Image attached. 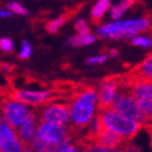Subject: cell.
Listing matches in <instances>:
<instances>
[{
	"label": "cell",
	"mask_w": 152,
	"mask_h": 152,
	"mask_svg": "<svg viewBox=\"0 0 152 152\" xmlns=\"http://www.w3.org/2000/svg\"><path fill=\"white\" fill-rule=\"evenodd\" d=\"M132 4H134V1H123V3H120L115 6H113L111 7V18L114 20L121 18V15H123Z\"/></svg>",
	"instance_id": "cell-16"
},
{
	"label": "cell",
	"mask_w": 152,
	"mask_h": 152,
	"mask_svg": "<svg viewBox=\"0 0 152 152\" xmlns=\"http://www.w3.org/2000/svg\"><path fill=\"white\" fill-rule=\"evenodd\" d=\"M111 109L115 110L116 113H119L120 115H123V116L130 119L132 121H136V123H140V124L148 123V120L142 114V111L140 110L137 104H136L132 94L130 93V90L125 87L124 75H123V79H121V84L119 87L118 94L115 96V100H114Z\"/></svg>",
	"instance_id": "cell-5"
},
{
	"label": "cell",
	"mask_w": 152,
	"mask_h": 152,
	"mask_svg": "<svg viewBox=\"0 0 152 152\" xmlns=\"http://www.w3.org/2000/svg\"><path fill=\"white\" fill-rule=\"evenodd\" d=\"M25 152H35V151H34L32 148H30L28 146H26V147H25Z\"/></svg>",
	"instance_id": "cell-29"
},
{
	"label": "cell",
	"mask_w": 152,
	"mask_h": 152,
	"mask_svg": "<svg viewBox=\"0 0 152 152\" xmlns=\"http://www.w3.org/2000/svg\"><path fill=\"white\" fill-rule=\"evenodd\" d=\"M110 7V1L108 0H100L98 1L92 9V12H90V19L94 24H98L104 16V14L108 11V9Z\"/></svg>",
	"instance_id": "cell-13"
},
{
	"label": "cell",
	"mask_w": 152,
	"mask_h": 152,
	"mask_svg": "<svg viewBox=\"0 0 152 152\" xmlns=\"http://www.w3.org/2000/svg\"><path fill=\"white\" fill-rule=\"evenodd\" d=\"M93 152H116V151H110V150H103V148L93 147Z\"/></svg>",
	"instance_id": "cell-25"
},
{
	"label": "cell",
	"mask_w": 152,
	"mask_h": 152,
	"mask_svg": "<svg viewBox=\"0 0 152 152\" xmlns=\"http://www.w3.org/2000/svg\"><path fill=\"white\" fill-rule=\"evenodd\" d=\"M36 136L46 143L48 147H55L59 143L69 141V134H68L66 127L41 123V121L37 124Z\"/></svg>",
	"instance_id": "cell-8"
},
{
	"label": "cell",
	"mask_w": 152,
	"mask_h": 152,
	"mask_svg": "<svg viewBox=\"0 0 152 152\" xmlns=\"http://www.w3.org/2000/svg\"><path fill=\"white\" fill-rule=\"evenodd\" d=\"M96 104V90L93 87L80 88L74 93L69 103V119L72 129L79 131L92 123Z\"/></svg>",
	"instance_id": "cell-1"
},
{
	"label": "cell",
	"mask_w": 152,
	"mask_h": 152,
	"mask_svg": "<svg viewBox=\"0 0 152 152\" xmlns=\"http://www.w3.org/2000/svg\"><path fill=\"white\" fill-rule=\"evenodd\" d=\"M64 152H80V151H79L77 147H75V146H73V145H72V146L68 147V148H67Z\"/></svg>",
	"instance_id": "cell-24"
},
{
	"label": "cell",
	"mask_w": 152,
	"mask_h": 152,
	"mask_svg": "<svg viewBox=\"0 0 152 152\" xmlns=\"http://www.w3.org/2000/svg\"><path fill=\"white\" fill-rule=\"evenodd\" d=\"M0 152H1V148H0Z\"/></svg>",
	"instance_id": "cell-30"
},
{
	"label": "cell",
	"mask_w": 152,
	"mask_h": 152,
	"mask_svg": "<svg viewBox=\"0 0 152 152\" xmlns=\"http://www.w3.org/2000/svg\"><path fill=\"white\" fill-rule=\"evenodd\" d=\"M95 41V36L93 35H74L72 36L68 43L73 47H79V46H88V45H92Z\"/></svg>",
	"instance_id": "cell-14"
},
{
	"label": "cell",
	"mask_w": 152,
	"mask_h": 152,
	"mask_svg": "<svg viewBox=\"0 0 152 152\" xmlns=\"http://www.w3.org/2000/svg\"><path fill=\"white\" fill-rule=\"evenodd\" d=\"M106 58H108V56L106 55H100V56H94V57H90L87 59V63L88 64H102L104 63Z\"/></svg>",
	"instance_id": "cell-22"
},
{
	"label": "cell",
	"mask_w": 152,
	"mask_h": 152,
	"mask_svg": "<svg viewBox=\"0 0 152 152\" xmlns=\"http://www.w3.org/2000/svg\"><path fill=\"white\" fill-rule=\"evenodd\" d=\"M37 129V114L35 111H30L24 121L18 127V136L19 139L24 142L25 146H28L31 140L36 135Z\"/></svg>",
	"instance_id": "cell-11"
},
{
	"label": "cell",
	"mask_w": 152,
	"mask_h": 152,
	"mask_svg": "<svg viewBox=\"0 0 152 152\" xmlns=\"http://www.w3.org/2000/svg\"><path fill=\"white\" fill-rule=\"evenodd\" d=\"M67 19H68V15H62V16H58V18H56V19L51 20L48 24L46 25V30H47L48 32H51V34L57 32L58 30L66 24Z\"/></svg>",
	"instance_id": "cell-15"
},
{
	"label": "cell",
	"mask_w": 152,
	"mask_h": 152,
	"mask_svg": "<svg viewBox=\"0 0 152 152\" xmlns=\"http://www.w3.org/2000/svg\"><path fill=\"white\" fill-rule=\"evenodd\" d=\"M10 96L12 100H16L25 105H43L52 98V94L48 90L19 89L11 93Z\"/></svg>",
	"instance_id": "cell-10"
},
{
	"label": "cell",
	"mask_w": 152,
	"mask_h": 152,
	"mask_svg": "<svg viewBox=\"0 0 152 152\" xmlns=\"http://www.w3.org/2000/svg\"><path fill=\"white\" fill-rule=\"evenodd\" d=\"M116 55H118V51H116V50H111V51H110V56H111V57L116 56Z\"/></svg>",
	"instance_id": "cell-28"
},
{
	"label": "cell",
	"mask_w": 152,
	"mask_h": 152,
	"mask_svg": "<svg viewBox=\"0 0 152 152\" xmlns=\"http://www.w3.org/2000/svg\"><path fill=\"white\" fill-rule=\"evenodd\" d=\"M93 147L94 146H88V147H83L84 152H93Z\"/></svg>",
	"instance_id": "cell-27"
},
{
	"label": "cell",
	"mask_w": 152,
	"mask_h": 152,
	"mask_svg": "<svg viewBox=\"0 0 152 152\" xmlns=\"http://www.w3.org/2000/svg\"><path fill=\"white\" fill-rule=\"evenodd\" d=\"M11 12L6 9H0V18H11Z\"/></svg>",
	"instance_id": "cell-23"
},
{
	"label": "cell",
	"mask_w": 152,
	"mask_h": 152,
	"mask_svg": "<svg viewBox=\"0 0 152 152\" xmlns=\"http://www.w3.org/2000/svg\"><path fill=\"white\" fill-rule=\"evenodd\" d=\"M36 152H53V151H52V147H45L40 151H36Z\"/></svg>",
	"instance_id": "cell-26"
},
{
	"label": "cell",
	"mask_w": 152,
	"mask_h": 152,
	"mask_svg": "<svg viewBox=\"0 0 152 152\" xmlns=\"http://www.w3.org/2000/svg\"><path fill=\"white\" fill-rule=\"evenodd\" d=\"M121 79H123V75H110L99 83V88L96 92L99 111L109 110L113 108L114 100H115L119 87L121 84Z\"/></svg>",
	"instance_id": "cell-6"
},
{
	"label": "cell",
	"mask_w": 152,
	"mask_h": 152,
	"mask_svg": "<svg viewBox=\"0 0 152 152\" xmlns=\"http://www.w3.org/2000/svg\"><path fill=\"white\" fill-rule=\"evenodd\" d=\"M74 27H75V30H77L78 35H89L90 34V28H89L88 24L84 20H82V19L75 22Z\"/></svg>",
	"instance_id": "cell-20"
},
{
	"label": "cell",
	"mask_w": 152,
	"mask_h": 152,
	"mask_svg": "<svg viewBox=\"0 0 152 152\" xmlns=\"http://www.w3.org/2000/svg\"><path fill=\"white\" fill-rule=\"evenodd\" d=\"M40 121L56 126L64 127L69 121V104L51 103L40 113Z\"/></svg>",
	"instance_id": "cell-7"
},
{
	"label": "cell",
	"mask_w": 152,
	"mask_h": 152,
	"mask_svg": "<svg viewBox=\"0 0 152 152\" xmlns=\"http://www.w3.org/2000/svg\"><path fill=\"white\" fill-rule=\"evenodd\" d=\"M129 74L136 78L152 80V53L148 55L140 64L135 66L131 69V72H129Z\"/></svg>",
	"instance_id": "cell-12"
},
{
	"label": "cell",
	"mask_w": 152,
	"mask_h": 152,
	"mask_svg": "<svg viewBox=\"0 0 152 152\" xmlns=\"http://www.w3.org/2000/svg\"><path fill=\"white\" fill-rule=\"evenodd\" d=\"M31 52H32L31 45L28 43V41H24L21 45V50L19 52V58L27 59V58H30V56H31Z\"/></svg>",
	"instance_id": "cell-19"
},
{
	"label": "cell",
	"mask_w": 152,
	"mask_h": 152,
	"mask_svg": "<svg viewBox=\"0 0 152 152\" xmlns=\"http://www.w3.org/2000/svg\"><path fill=\"white\" fill-rule=\"evenodd\" d=\"M131 43L135 46H142V47H151L152 46V39L145 36H136L131 40Z\"/></svg>",
	"instance_id": "cell-18"
},
{
	"label": "cell",
	"mask_w": 152,
	"mask_h": 152,
	"mask_svg": "<svg viewBox=\"0 0 152 152\" xmlns=\"http://www.w3.org/2000/svg\"><path fill=\"white\" fill-rule=\"evenodd\" d=\"M12 50H14V43L9 37H3V39H0V51L11 52Z\"/></svg>",
	"instance_id": "cell-21"
},
{
	"label": "cell",
	"mask_w": 152,
	"mask_h": 152,
	"mask_svg": "<svg viewBox=\"0 0 152 152\" xmlns=\"http://www.w3.org/2000/svg\"><path fill=\"white\" fill-rule=\"evenodd\" d=\"M124 84L130 90L142 114L150 121L152 119V80L136 78L127 73L124 75Z\"/></svg>",
	"instance_id": "cell-4"
},
{
	"label": "cell",
	"mask_w": 152,
	"mask_h": 152,
	"mask_svg": "<svg viewBox=\"0 0 152 152\" xmlns=\"http://www.w3.org/2000/svg\"><path fill=\"white\" fill-rule=\"evenodd\" d=\"M151 26V21L147 18L113 22L96 28V34L102 39H127L136 34L146 31Z\"/></svg>",
	"instance_id": "cell-3"
},
{
	"label": "cell",
	"mask_w": 152,
	"mask_h": 152,
	"mask_svg": "<svg viewBox=\"0 0 152 152\" xmlns=\"http://www.w3.org/2000/svg\"><path fill=\"white\" fill-rule=\"evenodd\" d=\"M0 113H1V118L12 129H18L30 111L25 104L10 99L1 105Z\"/></svg>",
	"instance_id": "cell-9"
},
{
	"label": "cell",
	"mask_w": 152,
	"mask_h": 152,
	"mask_svg": "<svg viewBox=\"0 0 152 152\" xmlns=\"http://www.w3.org/2000/svg\"><path fill=\"white\" fill-rule=\"evenodd\" d=\"M96 116L99 118L104 129L111 131L113 134H115L127 141H131L142 127V124L136 123V121H132L123 115H120L119 113H116L113 109L99 111Z\"/></svg>",
	"instance_id": "cell-2"
},
{
	"label": "cell",
	"mask_w": 152,
	"mask_h": 152,
	"mask_svg": "<svg viewBox=\"0 0 152 152\" xmlns=\"http://www.w3.org/2000/svg\"><path fill=\"white\" fill-rule=\"evenodd\" d=\"M7 10H9L11 14H19V15H27L28 14V11L25 9V7L16 1L7 4Z\"/></svg>",
	"instance_id": "cell-17"
}]
</instances>
